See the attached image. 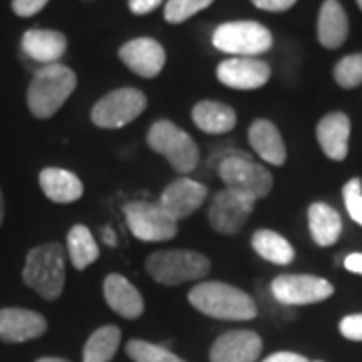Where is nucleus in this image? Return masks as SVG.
<instances>
[{
    "instance_id": "f257e3e1",
    "label": "nucleus",
    "mask_w": 362,
    "mask_h": 362,
    "mask_svg": "<svg viewBox=\"0 0 362 362\" xmlns=\"http://www.w3.org/2000/svg\"><path fill=\"white\" fill-rule=\"evenodd\" d=\"M209 165L216 168L220 180L226 183L228 189H233L238 194H244L250 199L258 202L270 194L274 187V177L264 165L256 163L250 153L242 149H223L214 153L209 159Z\"/></svg>"
},
{
    "instance_id": "f03ea898",
    "label": "nucleus",
    "mask_w": 362,
    "mask_h": 362,
    "mask_svg": "<svg viewBox=\"0 0 362 362\" xmlns=\"http://www.w3.org/2000/svg\"><path fill=\"white\" fill-rule=\"evenodd\" d=\"M195 310L218 320H254L258 304L247 292L223 282H199L187 294Z\"/></svg>"
},
{
    "instance_id": "7ed1b4c3",
    "label": "nucleus",
    "mask_w": 362,
    "mask_h": 362,
    "mask_svg": "<svg viewBox=\"0 0 362 362\" xmlns=\"http://www.w3.org/2000/svg\"><path fill=\"white\" fill-rule=\"evenodd\" d=\"M77 89V75L71 66L54 63L37 69L26 90V105L37 119H51Z\"/></svg>"
},
{
    "instance_id": "20e7f679",
    "label": "nucleus",
    "mask_w": 362,
    "mask_h": 362,
    "mask_svg": "<svg viewBox=\"0 0 362 362\" xmlns=\"http://www.w3.org/2000/svg\"><path fill=\"white\" fill-rule=\"evenodd\" d=\"M65 247L49 242L26 254L23 282L45 300H59L65 290Z\"/></svg>"
},
{
    "instance_id": "39448f33",
    "label": "nucleus",
    "mask_w": 362,
    "mask_h": 362,
    "mask_svg": "<svg viewBox=\"0 0 362 362\" xmlns=\"http://www.w3.org/2000/svg\"><path fill=\"white\" fill-rule=\"evenodd\" d=\"M147 145L156 153L165 157L171 169L181 175L192 173L199 163V147L194 137L169 119H159L149 127Z\"/></svg>"
},
{
    "instance_id": "423d86ee",
    "label": "nucleus",
    "mask_w": 362,
    "mask_h": 362,
    "mask_svg": "<svg viewBox=\"0 0 362 362\" xmlns=\"http://www.w3.org/2000/svg\"><path fill=\"white\" fill-rule=\"evenodd\" d=\"M209 259L192 250H159L145 262L147 274L157 284L163 286H180L202 280L209 274Z\"/></svg>"
},
{
    "instance_id": "0eeeda50",
    "label": "nucleus",
    "mask_w": 362,
    "mask_h": 362,
    "mask_svg": "<svg viewBox=\"0 0 362 362\" xmlns=\"http://www.w3.org/2000/svg\"><path fill=\"white\" fill-rule=\"evenodd\" d=\"M211 42L218 51L232 57H258L270 51L274 39L270 30L256 21H232L214 30Z\"/></svg>"
},
{
    "instance_id": "6e6552de",
    "label": "nucleus",
    "mask_w": 362,
    "mask_h": 362,
    "mask_svg": "<svg viewBox=\"0 0 362 362\" xmlns=\"http://www.w3.org/2000/svg\"><path fill=\"white\" fill-rule=\"evenodd\" d=\"M145 107H147V97L143 90L123 87L107 93L93 105L90 121L101 129H121L141 115Z\"/></svg>"
},
{
    "instance_id": "1a4fd4ad",
    "label": "nucleus",
    "mask_w": 362,
    "mask_h": 362,
    "mask_svg": "<svg viewBox=\"0 0 362 362\" xmlns=\"http://www.w3.org/2000/svg\"><path fill=\"white\" fill-rule=\"evenodd\" d=\"M123 211L131 233L141 242H168L180 232L177 220L159 202H131Z\"/></svg>"
},
{
    "instance_id": "9d476101",
    "label": "nucleus",
    "mask_w": 362,
    "mask_h": 362,
    "mask_svg": "<svg viewBox=\"0 0 362 362\" xmlns=\"http://www.w3.org/2000/svg\"><path fill=\"white\" fill-rule=\"evenodd\" d=\"M270 292L282 306H306L332 296L334 286L312 274H282L272 280Z\"/></svg>"
},
{
    "instance_id": "9b49d317",
    "label": "nucleus",
    "mask_w": 362,
    "mask_h": 362,
    "mask_svg": "<svg viewBox=\"0 0 362 362\" xmlns=\"http://www.w3.org/2000/svg\"><path fill=\"white\" fill-rule=\"evenodd\" d=\"M254 204L256 202L244 194H238L233 189L223 187L211 199V206L207 209V221L214 232L221 233V235H233L250 220V216L254 211Z\"/></svg>"
},
{
    "instance_id": "f8f14e48",
    "label": "nucleus",
    "mask_w": 362,
    "mask_h": 362,
    "mask_svg": "<svg viewBox=\"0 0 362 362\" xmlns=\"http://www.w3.org/2000/svg\"><path fill=\"white\" fill-rule=\"evenodd\" d=\"M272 69L256 57H232L221 61L216 69V77L221 85L238 90H254L270 81Z\"/></svg>"
},
{
    "instance_id": "ddd939ff",
    "label": "nucleus",
    "mask_w": 362,
    "mask_h": 362,
    "mask_svg": "<svg viewBox=\"0 0 362 362\" xmlns=\"http://www.w3.org/2000/svg\"><path fill=\"white\" fill-rule=\"evenodd\" d=\"M119 59L135 75L143 78H153L163 71L168 54H165V49L161 47V42L149 39V37H139V39L125 42L119 49Z\"/></svg>"
},
{
    "instance_id": "4468645a",
    "label": "nucleus",
    "mask_w": 362,
    "mask_h": 362,
    "mask_svg": "<svg viewBox=\"0 0 362 362\" xmlns=\"http://www.w3.org/2000/svg\"><path fill=\"white\" fill-rule=\"evenodd\" d=\"M207 187L199 181L189 180V177H180L171 181L163 194L159 197V206L168 211L175 220H185L194 216L195 211L206 202Z\"/></svg>"
},
{
    "instance_id": "2eb2a0df",
    "label": "nucleus",
    "mask_w": 362,
    "mask_h": 362,
    "mask_svg": "<svg viewBox=\"0 0 362 362\" xmlns=\"http://www.w3.org/2000/svg\"><path fill=\"white\" fill-rule=\"evenodd\" d=\"M47 332V318L39 312L26 308H2L0 310V340L8 344L28 342Z\"/></svg>"
},
{
    "instance_id": "dca6fc26",
    "label": "nucleus",
    "mask_w": 362,
    "mask_h": 362,
    "mask_svg": "<svg viewBox=\"0 0 362 362\" xmlns=\"http://www.w3.org/2000/svg\"><path fill=\"white\" fill-rule=\"evenodd\" d=\"M262 354V338L252 330L221 334L209 352L211 362H256Z\"/></svg>"
},
{
    "instance_id": "f3484780",
    "label": "nucleus",
    "mask_w": 362,
    "mask_h": 362,
    "mask_svg": "<svg viewBox=\"0 0 362 362\" xmlns=\"http://www.w3.org/2000/svg\"><path fill=\"white\" fill-rule=\"evenodd\" d=\"M21 49L26 57L40 66L54 65L66 51V37L59 30L30 28L23 35Z\"/></svg>"
},
{
    "instance_id": "a211bd4d",
    "label": "nucleus",
    "mask_w": 362,
    "mask_h": 362,
    "mask_svg": "<svg viewBox=\"0 0 362 362\" xmlns=\"http://www.w3.org/2000/svg\"><path fill=\"white\" fill-rule=\"evenodd\" d=\"M103 296L111 310L127 320L139 318L145 310L141 292L121 274H109L105 278Z\"/></svg>"
},
{
    "instance_id": "6ab92c4d",
    "label": "nucleus",
    "mask_w": 362,
    "mask_h": 362,
    "mask_svg": "<svg viewBox=\"0 0 362 362\" xmlns=\"http://www.w3.org/2000/svg\"><path fill=\"white\" fill-rule=\"evenodd\" d=\"M316 139L322 147L324 156L342 161L349 156V139H350V119L346 113H328L320 119L316 127Z\"/></svg>"
},
{
    "instance_id": "aec40b11",
    "label": "nucleus",
    "mask_w": 362,
    "mask_h": 362,
    "mask_svg": "<svg viewBox=\"0 0 362 362\" xmlns=\"http://www.w3.org/2000/svg\"><path fill=\"white\" fill-rule=\"evenodd\" d=\"M247 139L252 149L258 153L259 159H264L270 165H284L286 163V145L282 133L268 119H256L250 129Z\"/></svg>"
},
{
    "instance_id": "412c9836",
    "label": "nucleus",
    "mask_w": 362,
    "mask_h": 362,
    "mask_svg": "<svg viewBox=\"0 0 362 362\" xmlns=\"http://www.w3.org/2000/svg\"><path fill=\"white\" fill-rule=\"evenodd\" d=\"M318 42L324 49H338L349 39V16L338 0H324L318 26H316Z\"/></svg>"
},
{
    "instance_id": "4be33fe9",
    "label": "nucleus",
    "mask_w": 362,
    "mask_h": 362,
    "mask_svg": "<svg viewBox=\"0 0 362 362\" xmlns=\"http://www.w3.org/2000/svg\"><path fill=\"white\" fill-rule=\"evenodd\" d=\"M39 185L42 194L54 204H73L81 199L85 192L83 181L73 171L61 168H45L39 175Z\"/></svg>"
},
{
    "instance_id": "5701e85b",
    "label": "nucleus",
    "mask_w": 362,
    "mask_h": 362,
    "mask_svg": "<svg viewBox=\"0 0 362 362\" xmlns=\"http://www.w3.org/2000/svg\"><path fill=\"white\" fill-rule=\"evenodd\" d=\"M195 127L209 135H221L235 127L238 123V113L230 105L220 103V101H202L194 107L192 111Z\"/></svg>"
},
{
    "instance_id": "b1692460",
    "label": "nucleus",
    "mask_w": 362,
    "mask_h": 362,
    "mask_svg": "<svg viewBox=\"0 0 362 362\" xmlns=\"http://www.w3.org/2000/svg\"><path fill=\"white\" fill-rule=\"evenodd\" d=\"M308 228L314 244L328 247L338 242L342 233V220L334 207L316 202L308 207Z\"/></svg>"
},
{
    "instance_id": "393cba45",
    "label": "nucleus",
    "mask_w": 362,
    "mask_h": 362,
    "mask_svg": "<svg viewBox=\"0 0 362 362\" xmlns=\"http://www.w3.org/2000/svg\"><path fill=\"white\" fill-rule=\"evenodd\" d=\"M252 247L258 254L259 258L266 262H272L276 266H288L292 264V259L296 258V252L292 244L282 238L278 232L272 230H258L252 235Z\"/></svg>"
},
{
    "instance_id": "a878e982",
    "label": "nucleus",
    "mask_w": 362,
    "mask_h": 362,
    "mask_svg": "<svg viewBox=\"0 0 362 362\" xmlns=\"http://www.w3.org/2000/svg\"><path fill=\"white\" fill-rule=\"evenodd\" d=\"M66 254L77 270H85L99 258V244L87 226L77 223L66 233Z\"/></svg>"
},
{
    "instance_id": "bb28decb",
    "label": "nucleus",
    "mask_w": 362,
    "mask_h": 362,
    "mask_svg": "<svg viewBox=\"0 0 362 362\" xmlns=\"http://www.w3.org/2000/svg\"><path fill=\"white\" fill-rule=\"evenodd\" d=\"M121 344V330L117 326L97 328L83 349V362H111Z\"/></svg>"
},
{
    "instance_id": "cd10ccee",
    "label": "nucleus",
    "mask_w": 362,
    "mask_h": 362,
    "mask_svg": "<svg viewBox=\"0 0 362 362\" xmlns=\"http://www.w3.org/2000/svg\"><path fill=\"white\" fill-rule=\"evenodd\" d=\"M125 352L133 362H185L165 346L151 344L147 340H131L125 346Z\"/></svg>"
},
{
    "instance_id": "c85d7f7f",
    "label": "nucleus",
    "mask_w": 362,
    "mask_h": 362,
    "mask_svg": "<svg viewBox=\"0 0 362 362\" xmlns=\"http://www.w3.org/2000/svg\"><path fill=\"white\" fill-rule=\"evenodd\" d=\"M332 75L342 89H354L362 85V52L346 54L344 59H340Z\"/></svg>"
},
{
    "instance_id": "c756f323",
    "label": "nucleus",
    "mask_w": 362,
    "mask_h": 362,
    "mask_svg": "<svg viewBox=\"0 0 362 362\" xmlns=\"http://www.w3.org/2000/svg\"><path fill=\"white\" fill-rule=\"evenodd\" d=\"M211 2L214 0H168L163 16L171 25H181V23L189 21L194 14L202 13Z\"/></svg>"
},
{
    "instance_id": "7c9ffc66",
    "label": "nucleus",
    "mask_w": 362,
    "mask_h": 362,
    "mask_svg": "<svg viewBox=\"0 0 362 362\" xmlns=\"http://www.w3.org/2000/svg\"><path fill=\"white\" fill-rule=\"evenodd\" d=\"M342 195H344V206H346L349 216L362 226V181L358 177L350 180L344 185Z\"/></svg>"
},
{
    "instance_id": "2f4dec72",
    "label": "nucleus",
    "mask_w": 362,
    "mask_h": 362,
    "mask_svg": "<svg viewBox=\"0 0 362 362\" xmlns=\"http://www.w3.org/2000/svg\"><path fill=\"white\" fill-rule=\"evenodd\" d=\"M340 334L354 342H362V314H350L340 322Z\"/></svg>"
},
{
    "instance_id": "473e14b6",
    "label": "nucleus",
    "mask_w": 362,
    "mask_h": 362,
    "mask_svg": "<svg viewBox=\"0 0 362 362\" xmlns=\"http://www.w3.org/2000/svg\"><path fill=\"white\" fill-rule=\"evenodd\" d=\"M47 4L49 0H13V13L21 18H30L39 14Z\"/></svg>"
},
{
    "instance_id": "72a5a7b5",
    "label": "nucleus",
    "mask_w": 362,
    "mask_h": 362,
    "mask_svg": "<svg viewBox=\"0 0 362 362\" xmlns=\"http://www.w3.org/2000/svg\"><path fill=\"white\" fill-rule=\"evenodd\" d=\"M254 6H258L259 11H268V13H284L290 11L298 0H252Z\"/></svg>"
},
{
    "instance_id": "f704fd0d",
    "label": "nucleus",
    "mask_w": 362,
    "mask_h": 362,
    "mask_svg": "<svg viewBox=\"0 0 362 362\" xmlns=\"http://www.w3.org/2000/svg\"><path fill=\"white\" fill-rule=\"evenodd\" d=\"M163 0H129V11L137 16L149 14L156 11Z\"/></svg>"
},
{
    "instance_id": "c9c22d12",
    "label": "nucleus",
    "mask_w": 362,
    "mask_h": 362,
    "mask_svg": "<svg viewBox=\"0 0 362 362\" xmlns=\"http://www.w3.org/2000/svg\"><path fill=\"white\" fill-rule=\"evenodd\" d=\"M262 362H312L308 361L306 356L302 354H296V352H276V354H270L266 361Z\"/></svg>"
},
{
    "instance_id": "e433bc0d",
    "label": "nucleus",
    "mask_w": 362,
    "mask_h": 362,
    "mask_svg": "<svg viewBox=\"0 0 362 362\" xmlns=\"http://www.w3.org/2000/svg\"><path fill=\"white\" fill-rule=\"evenodd\" d=\"M344 268L362 276V254H350V256H346L344 258Z\"/></svg>"
},
{
    "instance_id": "4c0bfd02",
    "label": "nucleus",
    "mask_w": 362,
    "mask_h": 362,
    "mask_svg": "<svg viewBox=\"0 0 362 362\" xmlns=\"http://www.w3.org/2000/svg\"><path fill=\"white\" fill-rule=\"evenodd\" d=\"M101 238H103V242L109 247H115L117 246V235H115V232H113V230L109 228V226H105V228H101Z\"/></svg>"
},
{
    "instance_id": "58836bf2",
    "label": "nucleus",
    "mask_w": 362,
    "mask_h": 362,
    "mask_svg": "<svg viewBox=\"0 0 362 362\" xmlns=\"http://www.w3.org/2000/svg\"><path fill=\"white\" fill-rule=\"evenodd\" d=\"M37 362H69L65 358H59V356H45V358H39Z\"/></svg>"
},
{
    "instance_id": "ea45409f",
    "label": "nucleus",
    "mask_w": 362,
    "mask_h": 362,
    "mask_svg": "<svg viewBox=\"0 0 362 362\" xmlns=\"http://www.w3.org/2000/svg\"><path fill=\"white\" fill-rule=\"evenodd\" d=\"M2 220H4V195L0 189V226H2Z\"/></svg>"
},
{
    "instance_id": "a19ab883",
    "label": "nucleus",
    "mask_w": 362,
    "mask_h": 362,
    "mask_svg": "<svg viewBox=\"0 0 362 362\" xmlns=\"http://www.w3.org/2000/svg\"><path fill=\"white\" fill-rule=\"evenodd\" d=\"M356 4H358V8L362 11V0H356Z\"/></svg>"
},
{
    "instance_id": "79ce46f5",
    "label": "nucleus",
    "mask_w": 362,
    "mask_h": 362,
    "mask_svg": "<svg viewBox=\"0 0 362 362\" xmlns=\"http://www.w3.org/2000/svg\"><path fill=\"white\" fill-rule=\"evenodd\" d=\"M314 362H322V361H314Z\"/></svg>"
}]
</instances>
